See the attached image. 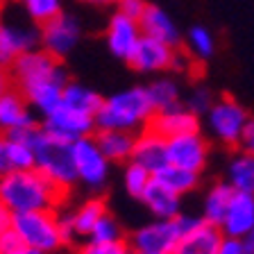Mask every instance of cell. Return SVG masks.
<instances>
[{
  "label": "cell",
  "instance_id": "cell-4",
  "mask_svg": "<svg viewBox=\"0 0 254 254\" xmlns=\"http://www.w3.org/2000/svg\"><path fill=\"white\" fill-rule=\"evenodd\" d=\"M154 116L148 86H129L125 91L105 98L95 114V129H123L141 132Z\"/></svg>",
  "mask_w": 254,
  "mask_h": 254
},
{
  "label": "cell",
  "instance_id": "cell-37",
  "mask_svg": "<svg viewBox=\"0 0 254 254\" xmlns=\"http://www.w3.org/2000/svg\"><path fill=\"white\" fill-rule=\"evenodd\" d=\"M216 254H248L245 250L243 238H232V236H225L220 243V250Z\"/></svg>",
  "mask_w": 254,
  "mask_h": 254
},
{
  "label": "cell",
  "instance_id": "cell-1",
  "mask_svg": "<svg viewBox=\"0 0 254 254\" xmlns=\"http://www.w3.org/2000/svg\"><path fill=\"white\" fill-rule=\"evenodd\" d=\"M9 73L14 86L43 116L62 107V93L68 82V73L62 66V59L53 57L43 48H32L11 64Z\"/></svg>",
  "mask_w": 254,
  "mask_h": 254
},
{
  "label": "cell",
  "instance_id": "cell-34",
  "mask_svg": "<svg viewBox=\"0 0 254 254\" xmlns=\"http://www.w3.org/2000/svg\"><path fill=\"white\" fill-rule=\"evenodd\" d=\"M216 102V98H213V93L209 89H195L193 93L189 95V100H186V107H189L193 114H197V116H206V111L211 109V105Z\"/></svg>",
  "mask_w": 254,
  "mask_h": 254
},
{
  "label": "cell",
  "instance_id": "cell-13",
  "mask_svg": "<svg viewBox=\"0 0 254 254\" xmlns=\"http://www.w3.org/2000/svg\"><path fill=\"white\" fill-rule=\"evenodd\" d=\"M141 37H143V30L136 18L125 16L121 11H116L109 18V25H107V46H109V53L114 57L127 62Z\"/></svg>",
  "mask_w": 254,
  "mask_h": 254
},
{
  "label": "cell",
  "instance_id": "cell-20",
  "mask_svg": "<svg viewBox=\"0 0 254 254\" xmlns=\"http://www.w3.org/2000/svg\"><path fill=\"white\" fill-rule=\"evenodd\" d=\"M138 23H141L143 34H148V37L166 41L175 48L182 43V32L177 30V25H175V21L170 18L168 11H164L159 5H150L148 2L143 16L138 18Z\"/></svg>",
  "mask_w": 254,
  "mask_h": 254
},
{
  "label": "cell",
  "instance_id": "cell-8",
  "mask_svg": "<svg viewBox=\"0 0 254 254\" xmlns=\"http://www.w3.org/2000/svg\"><path fill=\"white\" fill-rule=\"evenodd\" d=\"M182 238V229L175 218H157L150 225H143L129 236V248L141 254H173Z\"/></svg>",
  "mask_w": 254,
  "mask_h": 254
},
{
  "label": "cell",
  "instance_id": "cell-44",
  "mask_svg": "<svg viewBox=\"0 0 254 254\" xmlns=\"http://www.w3.org/2000/svg\"><path fill=\"white\" fill-rule=\"evenodd\" d=\"M127 254H141V252H136V250H132V248H129V252H127Z\"/></svg>",
  "mask_w": 254,
  "mask_h": 254
},
{
  "label": "cell",
  "instance_id": "cell-18",
  "mask_svg": "<svg viewBox=\"0 0 254 254\" xmlns=\"http://www.w3.org/2000/svg\"><path fill=\"white\" fill-rule=\"evenodd\" d=\"M225 234L218 225L202 220L195 229L180 238V243L175 248L173 254H216L220 250V243Z\"/></svg>",
  "mask_w": 254,
  "mask_h": 254
},
{
  "label": "cell",
  "instance_id": "cell-22",
  "mask_svg": "<svg viewBox=\"0 0 254 254\" xmlns=\"http://www.w3.org/2000/svg\"><path fill=\"white\" fill-rule=\"evenodd\" d=\"M95 141L105 152V157L114 164H127L134 152V136L132 132H123V129H95Z\"/></svg>",
  "mask_w": 254,
  "mask_h": 254
},
{
  "label": "cell",
  "instance_id": "cell-41",
  "mask_svg": "<svg viewBox=\"0 0 254 254\" xmlns=\"http://www.w3.org/2000/svg\"><path fill=\"white\" fill-rule=\"evenodd\" d=\"M243 243H245V250H248V254H254V229L243 238Z\"/></svg>",
  "mask_w": 254,
  "mask_h": 254
},
{
  "label": "cell",
  "instance_id": "cell-43",
  "mask_svg": "<svg viewBox=\"0 0 254 254\" xmlns=\"http://www.w3.org/2000/svg\"><path fill=\"white\" fill-rule=\"evenodd\" d=\"M100 5H118V0H98Z\"/></svg>",
  "mask_w": 254,
  "mask_h": 254
},
{
  "label": "cell",
  "instance_id": "cell-45",
  "mask_svg": "<svg viewBox=\"0 0 254 254\" xmlns=\"http://www.w3.org/2000/svg\"><path fill=\"white\" fill-rule=\"evenodd\" d=\"M77 254H91V252H89V250L84 248V250H82V252H77Z\"/></svg>",
  "mask_w": 254,
  "mask_h": 254
},
{
  "label": "cell",
  "instance_id": "cell-19",
  "mask_svg": "<svg viewBox=\"0 0 254 254\" xmlns=\"http://www.w3.org/2000/svg\"><path fill=\"white\" fill-rule=\"evenodd\" d=\"M132 161L145 166L150 173H157L159 168H164L168 164V152H166V138L159 136L152 129H141L134 141V152H132Z\"/></svg>",
  "mask_w": 254,
  "mask_h": 254
},
{
  "label": "cell",
  "instance_id": "cell-6",
  "mask_svg": "<svg viewBox=\"0 0 254 254\" xmlns=\"http://www.w3.org/2000/svg\"><path fill=\"white\" fill-rule=\"evenodd\" d=\"M248 121V109L229 95L218 98L211 105V109L206 111V127H209L211 136L227 148H238V141H241V134H243Z\"/></svg>",
  "mask_w": 254,
  "mask_h": 254
},
{
  "label": "cell",
  "instance_id": "cell-38",
  "mask_svg": "<svg viewBox=\"0 0 254 254\" xmlns=\"http://www.w3.org/2000/svg\"><path fill=\"white\" fill-rule=\"evenodd\" d=\"M238 148L243 152L254 154V118H250L248 125H245L243 134H241V141H238Z\"/></svg>",
  "mask_w": 254,
  "mask_h": 254
},
{
  "label": "cell",
  "instance_id": "cell-30",
  "mask_svg": "<svg viewBox=\"0 0 254 254\" xmlns=\"http://www.w3.org/2000/svg\"><path fill=\"white\" fill-rule=\"evenodd\" d=\"M186 46L197 62H206L216 53V39L204 25H193L186 32Z\"/></svg>",
  "mask_w": 254,
  "mask_h": 254
},
{
  "label": "cell",
  "instance_id": "cell-36",
  "mask_svg": "<svg viewBox=\"0 0 254 254\" xmlns=\"http://www.w3.org/2000/svg\"><path fill=\"white\" fill-rule=\"evenodd\" d=\"M118 11L125 16H132V18H141L143 11H145V7H148V2L145 0H118Z\"/></svg>",
  "mask_w": 254,
  "mask_h": 254
},
{
  "label": "cell",
  "instance_id": "cell-9",
  "mask_svg": "<svg viewBox=\"0 0 254 254\" xmlns=\"http://www.w3.org/2000/svg\"><path fill=\"white\" fill-rule=\"evenodd\" d=\"M166 152H168V164L193 170V173H202L209 161V141L200 129H193V132L168 138Z\"/></svg>",
  "mask_w": 254,
  "mask_h": 254
},
{
  "label": "cell",
  "instance_id": "cell-24",
  "mask_svg": "<svg viewBox=\"0 0 254 254\" xmlns=\"http://www.w3.org/2000/svg\"><path fill=\"white\" fill-rule=\"evenodd\" d=\"M102 98L98 91L89 89V86L79 84V82H66L64 86V93H62V105L68 107L73 111H79V114H86V116H95L98 109L102 105Z\"/></svg>",
  "mask_w": 254,
  "mask_h": 254
},
{
  "label": "cell",
  "instance_id": "cell-21",
  "mask_svg": "<svg viewBox=\"0 0 254 254\" xmlns=\"http://www.w3.org/2000/svg\"><path fill=\"white\" fill-rule=\"evenodd\" d=\"M141 202L148 206V211L152 213L154 218H175L182 213V195H177L175 190L166 189L164 184H159L152 177V182L148 184L145 193L141 195Z\"/></svg>",
  "mask_w": 254,
  "mask_h": 254
},
{
  "label": "cell",
  "instance_id": "cell-16",
  "mask_svg": "<svg viewBox=\"0 0 254 254\" xmlns=\"http://www.w3.org/2000/svg\"><path fill=\"white\" fill-rule=\"evenodd\" d=\"M148 129L157 132L159 136H164L166 141H168V138H173V136L200 129V116L193 114L186 105L173 107V109H164V111H154V116L150 118V123H148Z\"/></svg>",
  "mask_w": 254,
  "mask_h": 254
},
{
  "label": "cell",
  "instance_id": "cell-33",
  "mask_svg": "<svg viewBox=\"0 0 254 254\" xmlns=\"http://www.w3.org/2000/svg\"><path fill=\"white\" fill-rule=\"evenodd\" d=\"M123 236V229L118 225V220L111 216L109 211H105L100 216V220L93 225L89 234V243H114V241H121Z\"/></svg>",
  "mask_w": 254,
  "mask_h": 254
},
{
  "label": "cell",
  "instance_id": "cell-7",
  "mask_svg": "<svg viewBox=\"0 0 254 254\" xmlns=\"http://www.w3.org/2000/svg\"><path fill=\"white\" fill-rule=\"evenodd\" d=\"M73 161L77 170V180L84 182L91 190H100L109 177V159L100 150L93 134L73 141Z\"/></svg>",
  "mask_w": 254,
  "mask_h": 254
},
{
  "label": "cell",
  "instance_id": "cell-32",
  "mask_svg": "<svg viewBox=\"0 0 254 254\" xmlns=\"http://www.w3.org/2000/svg\"><path fill=\"white\" fill-rule=\"evenodd\" d=\"M125 190L129 193L132 197H136V200H141V195L145 193V189H148V184L152 182V173H150L145 166L136 164V161H127V168H125Z\"/></svg>",
  "mask_w": 254,
  "mask_h": 254
},
{
  "label": "cell",
  "instance_id": "cell-3",
  "mask_svg": "<svg viewBox=\"0 0 254 254\" xmlns=\"http://www.w3.org/2000/svg\"><path fill=\"white\" fill-rule=\"evenodd\" d=\"M7 136L30 143L32 150H34V168L41 170L48 180H53L64 190H70L75 182H79L73 161V143L59 141V138L46 134L41 125L23 127V129L7 134Z\"/></svg>",
  "mask_w": 254,
  "mask_h": 254
},
{
  "label": "cell",
  "instance_id": "cell-25",
  "mask_svg": "<svg viewBox=\"0 0 254 254\" xmlns=\"http://www.w3.org/2000/svg\"><path fill=\"white\" fill-rule=\"evenodd\" d=\"M234 193H236V189H234L229 182H218V184H213L204 197V204H202V218H204L206 222L220 227V222H222V218H225V213H227V206H229V202H232Z\"/></svg>",
  "mask_w": 254,
  "mask_h": 254
},
{
  "label": "cell",
  "instance_id": "cell-40",
  "mask_svg": "<svg viewBox=\"0 0 254 254\" xmlns=\"http://www.w3.org/2000/svg\"><path fill=\"white\" fill-rule=\"evenodd\" d=\"M11 86H14V82H11L9 66H2V64H0V95L5 93V91H9Z\"/></svg>",
  "mask_w": 254,
  "mask_h": 254
},
{
  "label": "cell",
  "instance_id": "cell-28",
  "mask_svg": "<svg viewBox=\"0 0 254 254\" xmlns=\"http://www.w3.org/2000/svg\"><path fill=\"white\" fill-rule=\"evenodd\" d=\"M105 211H107V206H105V200H102V197H91V200H86L84 204L79 206L77 211L70 216V222H73V232L77 234V236L89 238L93 225L100 220V216Z\"/></svg>",
  "mask_w": 254,
  "mask_h": 254
},
{
  "label": "cell",
  "instance_id": "cell-39",
  "mask_svg": "<svg viewBox=\"0 0 254 254\" xmlns=\"http://www.w3.org/2000/svg\"><path fill=\"white\" fill-rule=\"evenodd\" d=\"M11 227H14V211L5 202H0V234H5Z\"/></svg>",
  "mask_w": 254,
  "mask_h": 254
},
{
  "label": "cell",
  "instance_id": "cell-12",
  "mask_svg": "<svg viewBox=\"0 0 254 254\" xmlns=\"http://www.w3.org/2000/svg\"><path fill=\"white\" fill-rule=\"evenodd\" d=\"M41 129L59 141L73 143L95 132V116H86V114H79V111H73L62 105L57 111L43 116Z\"/></svg>",
  "mask_w": 254,
  "mask_h": 254
},
{
  "label": "cell",
  "instance_id": "cell-35",
  "mask_svg": "<svg viewBox=\"0 0 254 254\" xmlns=\"http://www.w3.org/2000/svg\"><path fill=\"white\" fill-rule=\"evenodd\" d=\"M21 248H25V243H23V238L18 236V232L14 227L7 229L5 234H0V254H14Z\"/></svg>",
  "mask_w": 254,
  "mask_h": 254
},
{
  "label": "cell",
  "instance_id": "cell-23",
  "mask_svg": "<svg viewBox=\"0 0 254 254\" xmlns=\"http://www.w3.org/2000/svg\"><path fill=\"white\" fill-rule=\"evenodd\" d=\"M34 168V150L21 138L0 134V175L9 170Z\"/></svg>",
  "mask_w": 254,
  "mask_h": 254
},
{
  "label": "cell",
  "instance_id": "cell-27",
  "mask_svg": "<svg viewBox=\"0 0 254 254\" xmlns=\"http://www.w3.org/2000/svg\"><path fill=\"white\" fill-rule=\"evenodd\" d=\"M227 177H229L227 182L236 190L254 193V154L243 152V150H241V152L229 161Z\"/></svg>",
  "mask_w": 254,
  "mask_h": 254
},
{
  "label": "cell",
  "instance_id": "cell-10",
  "mask_svg": "<svg viewBox=\"0 0 254 254\" xmlns=\"http://www.w3.org/2000/svg\"><path fill=\"white\" fill-rule=\"evenodd\" d=\"M127 64L138 73H164V70L177 66V48L143 34L127 59Z\"/></svg>",
  "mask_w": 254,
  "mask_h": 254
},
{
  "label": "cell",
  "instance_id": "cell-5",
  "mask_svg": "<svg viewBox=\"0 0 254 254\" xmlns=\"http://www.w3.org/2000/svg\"><path fill=\"white\" fill-rule=\"evenodd\" d=\"M14 229L27 248H34L43 254H53L62 245H66L57 209L14 213Z\"/></svg>",
  "mask_w": 254,
  "mask_h": 254
},
{
  "label": "cell",
  "instance_id": "cell-26",
  "mask_svg": "<svg viewBox=\"0 0 254 254\" xmlns=\"http://www.w3.org/2000/svg\"><path fill=\"white\" fill-rule=\"evenodd\" d=\"M152 177L159 184H164L166 189L175 190L177 195H186L190 190H195L197 184H200V173H193V170L180 168V166L173 164H166L164 168H159Z\"/></svg>",
  "mask_w": 254,
  "mask_h": 254
},
{
  "label": "cell",
  "instance_id": "cell-11",
  "mask_svg": "<svg viewBox=\"0 0 254 254\" xmlns=\"http://www.w3.org/2000/svg\"><path fill=\"white\" fill-rule=\"evenodd\" d=\"M79 41V23L77 18L68 14H57L48 23L39 25V43L46 53L53 57L64 59L66 55L73 53V48Z\"/></svg>",
  "mask_w": 254,
  "mask_h": 254
},
{
  "label": "cell",
  "instance_id": "cell-2",
  "mask_svg": "<svg viewBox=\"0 0 254 254\" xmlns=\"http://www.w3.org/2000/svg\"><path fill=\"white\" fill-rule=\"evenodd\" d=\"M68 195L53 180L37 168L9 170L0 175V202H5L14 213L57 209Z\"/></svg>",
  "mask_w": 254,
  "mask_h": 254
},
{
  "label": "cell",
  "instance_id": "cell-29",
  "mask_svg": "<svg viewBox=\"0 0 254 254\" xmlns=\"http://www.w3.org/2000/svg\"><path fill=\"white\" fill-rule=\"evenodd\" d=\"M150 100H152L154 111H164V109H173V107L182 105V93L177 82L170 77H161L154 79L152 84L148 86Z\"/></svg>",
  "mask_w": 254,
  "mask_h": 254
},
{
  "label": "cell",
  "instance_id": "cell-14",
  "mask_svg": "<svg viewBox=\"0 0 254 254\" xmlns=\"http://www.w3.org/2000/svg\"><path fill=\"white\" fill-rule=\"evenodd\" d=\"M32 125H37V118L30 111V100L11 86L0 95V134H14Z\"/></svg>",
  "mask_w": 254,
  "mask_h": 254
},
{
  "label": "cell",
  "instance_id": "cell-17",
  "mask_svg": "<svg viewBox=\"0 0 254 254\" xmlns=\"http://www.w3.org/2000/svg\"><path fill=\"white\" fill-rule=\"evenodd\" d=\"M225 236L245 238L254 229V193L236 190L227 206V213L220 222Z\"/></svg>",
  "mask_w": 254,
  "mask_h": 254
},
{
  "label": "cell",
  "instance_id": "cell-42",
  "mask_svg": "<svg viewBox=\"0 0 254 254\" xmlns=\"http://www.w3.org/2000/svg\"><path fill=\"white\" fill-rule=\"evenodd\" d=\"M14 254H43V252H39V250H34V248H27V245H25V248H21V250H18V252H14Z\"/></svg>",
  "mask_w": 254,
  "mask_h": 254
},
{
  "label": "cell",
  "instance_id": "cell-15",
  "mask_svg": "<svg viewBox=\"0 0 254 254\" xmlns=\"http://www.w3.org/2000/svg\"><path fill=\"white\" fill-rule=\"evenodd\" d=\"M37 43H39V25L23 27L0 21V64L2 66H11L23 53L37 48Z\"/></svg>",
  "mask_w": 254,
  "mask_h": 254
},
{
  "label": "cell",
  "instance_id": "cell-46",
  "mask_svg": "<svg viewBox=\"0 0 254 254\" xmlns=\"http://www.w3.org/2000/svg\"><path fill=\"white\" fill-rule=\"evenodd\" d=\"M86 2H98V0H86Z\"/></svg>",
  "mask_w": 254,
  "mask_h": 254
},
{
  "label": "cell",
  "instance_id": "cell-31",
  "mask_svg": "<svg viewBox=\"0 0 254 254\" xmlns=\"http://www.w3.org/2000/svg\"><path fill=\"white\" fill-rule=\"evenodd\" d=\"M27 18L37 25H43L57 14H62V0H18Z\"/></svg>",
  "mask_w": 254,
  "mask_h": 254
}]
</instances>
